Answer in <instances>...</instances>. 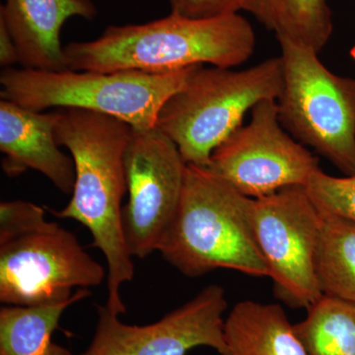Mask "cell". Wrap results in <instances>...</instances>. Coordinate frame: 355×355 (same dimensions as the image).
I'll return each mask as SVG.
<instances>
[{
  "label": "cell",
  "mask_w": 355,
  "mask_h": 355,
  "mask_svg": "<svg viewBox=\"0 0 355 355\" xmlns=\"http://www.w3.org/2000/svg\"><path fill=\"white\" fill-rule=\"evenodd\" d=\"M171 12L193 19H207L243 10L245 0H168Z\"/></svg>",
  "instance_id": "ffe728a7"
},
{
  "label": "cell",
  "mask_w": 355,
  "mask_h": 355,
  "mask_svg": "<svg viewBox=\"0 0 355 355\" xmlns=\"http://www.w3.org/2000/svg\"><path fill=\"white\" fill-rule=\"evenodd\" d=\"M58 111L55 137L69 151L76 182L67 207L53 211L58 218L73 219L87 228L92 247L107 261L106 306L116 314L127 307L121 288L135 277L123 226V198L127 193L125 156L132 127L114 116L67 108Z\"/></svg>",
  "instance_id": "6da1fadb"
},
{
  "label": "cell",
  "mask_w": 355,
  "mask_h": 355,
  "mask_svg": "<svg viewBox=\"0 0 355 355\" xmlns=\"http://www.w3.org/2000/svg\"><path fill=\"white\" fill-rule=\"evenodd\" d=\"M284 86L277 99L280 123L292 137L355 175V79L336 76L319 53L279 40Z\"/></svg>",
  "instance_id": "52a82bcc"
},
{
  "label": "cell",
  "mask_w": 355,
  "mask_h": 355,
  "mask_svg": "<svg viewBox=\"0 0 355 355\" xmlns=\"http://www.w3.org/2000/svg\"><path fill=\"white\" fill-rule=\"evenodd\" d=\"M316 272L324 295L355 301V220L324 214Z\"/></svg>",
  "instance_id": "ac0fdd59"
},
{
  "label": "cell",
  "mask_w": 355,
  "mask_h": 355,
  "mask_svg": "<svg viewBox=\"0 0 355 355\" xmlns=\"http://www.w3.org/2000/svg\"><path fill=\"white\" fill-rule=\"evenodd\" d=\"M107 270L73 233L25 200L0 203V301L38 306L73 297L74 288L101 286Z\"/></svg>",
  "instance_id": "277c9868"
},
{
  "label": "cell",
  "mask_w": 355,
  "mask_h": 355,
  "mask_svg": "<svg viewBox=\"0 0 355 355\" xmlns=\"http://www.w3.org/2000/svg\"><path fill=\"white\" fill-rule=\"evenodd\" d=\"M256 48L253 27L238 13L207 19L170 14L146 24L110 26L99 38L64 46L67 69L167 73L193 67L234 69Z\"/></svg>",
  "instance_id": "7a4b0ae2"
},
{
  "label": "cell",
  "mask_w": 355,
  "mask_h": 355,
  "mask_svg": "<svg viewBox=\"0 0 355 355\" xmlns=\"http://www.w3.org/2000/svg\"><path fill=\"white\" fill-rule=\"evenodd\" d=\"M324 216L305 187H288L254 198L252 221L275 295L292 308L322 295L316 257Z\"/></svg>",
  "instance_id": "ba28073f"
},
{
  "label": "cell",
  "mask_w": 355,
  "mask_h": 355,
  "mask_svg": "<svg viewBox=\"0 0 355 355\" xmlns=\"http://www.w3.org/2000/svg\"><path fill=\"white\" fill-rule=\"evenodd\" d=\"M207 169L252 198L288 187H305L320 169L319 159L280 123L277 100L259 102L251 120L211 154Z\"/></svg>",
  "instance_id": "9c48e42d"
},
{
  "label": "cell",
  "mask_w": 355,
  "mask_h": 355,
  "mask_svg": "<svg viewBox=\"0 0 355 355\" xmlns=\"http://www.w3.org/2000/svg\"><path fill=\"white\" fill-rule=\"evenodd\" d=\"M293 324L307 355H355V301L322 294Z\"/></svg>",
  "instance_id": "e0dca14e"
},
{
  "label": "cell",
  "mask_w": 355,
  "mask_h": 355,
  "mask_svg": "<svg viewBox=\"0 0 355 355\" xmlns=\"http://www.w3.org/2000/svg\"><path fill=\"white\" fill-rule=\"evenodd\" d=\"M89 295V289L79 288L73 297L62 302L2 306L0 355H73L67 347L53 342V335L64 311Z\"/></svg>",
  "instance_id": "9a60e30c"
},
{
  "label": "cell",
  "mask_w": 355,
  "mask_h": 355,
  "mask_svg": "<svg viewBox=\"0 0 355 355\" xmlns=\"http://www.w3.org/2000/svg\"><path fill=\"white\" fill-rule=\"evenodd\" d=\"M224 340L225 355H307L279 304L237 303L225 318Z\"/></svg>",
  "instance_id": "5bb4252c"
},
{
  "label": "cell",
  "mask_w": 355,
  "mask_h": 355,
  "mask_svg": "<svg viewBox=\"0 0 355 355\" xmlns=\"http://www.w3.org/2000/svg\"><path fill=\"white\" fill-rule=\"evenodd\" d=\"M350 57H352V60H354L355 62V44L352 46V50H350Z\"/></svg>",
  "instance_id": "7402d4cb"
},
{
  "label": "cell",
  "mask_w": 355,
  "mask_h": 355,
  "mask_svg": "<svg viewBox=\"0 0 355 355\" xmlns=\"http://www.w3.org/2000/svg\"><path fill=\"white\" fill-rule=\"evenodd\" d=\"M227 299L211 284L153 324L121 321L106 304L97 306V324L87 349L79 355H187L198 347L226 354L224 324Z\"/></svg>",
  "instance_id": "8fae6325"
},
{
  "label": "cell",
  "mask_w": 355,
  "mask_h": 355,
  "mask_svg": "<svg viewBox=\"0 0 355 355\" xmlns=\"http://www.w3.org/2000/svg\"><path fill=\"white\" fill-rule=\"evenodd\" d=\"M19 64V55L12 36L3 21L0 20V64L4 69Z\"/></svg>",
  "instance_id": "44dd1931"
},
{
  "label": "cell",
  "mask_w": 355,
  "mask_h": 355,
  "mask_svg": "<svg viewBox=\"0 0 355 355\" xmlns=\"http://www.w3.org/2000/svg\"><path fill=\"white\" fill-rule=\"evenodd\" d=\"M305 188L322 214L355 220V175L334 177L320 168Z\"/></svg>",
  "instance_id": "d6986e66"
},
{
  "label": "cell",
  "mask_w": 355,
  "mask_h": 355,
  "mask_svg": "<svg viewBox=\"0 0 355 355\" xmlns=\"http://www.w3.org/2000/svg\"><path fill=\"white\" fill-rule=\"evenodd\" d=\"M197 67L167 73L69 69L51 71L8 67L0 74V94L1 99L34 111L88 110L120 119L132 128L146 130L156 127L163 105L183 87Z\"/></svg>",
  "instance_id": "8992f818"
},
{
  "label": "cell",
  "mask_w": 355,
  "mask_h": 355,
  "mask_svg": "<svg viewBox=\"0 0 355 355\" xmlns=\"http://www.w3.org/2000/svg\"><path fill=\"white\" fill-rule=\"evenodd\" d=\"M253 202L207 168L187 166L179 209L159 253L193 279L219 268L270 277L254 235Z\"/></svg>",
  "instance_id": "3957f363"
},
{
  "label": "cell",
  "mask_w": 355,
  "mask_h": 355,
  "mask_svg": "<svg viewBox=\"0 0 355 355\" xmlns=\"http://www.w3.org/2000/svg\"><path fill=\"white\" fill-rule=\"evenodd\" d=\"M96 8L91 0H6L0 20L10 32L25 69H67L62 26L69 18L92 19Z\"/></svg>",
  "instance_id": "4fadbf2b"
},
{
  "label": "cell",
  "mask_w": 355,
  "mask_h": 355,
  "mask_svg": "<svg viewBox=\"0 0 355 355\" xmlns=\"http://www.w3.org/2000/svg\"><path fill=\"white\" fill-rule=\"evenodd\" d=\"M58 111L43 113L16 103L0 101V151L4 172L17 176L36 170L69 195L73 191L76 169L71 156L60 148L55 137Z\"/></svg>",
  "instance_id": "7c38bea8"
},
{
  "label": "cell",
  "mask_w": 355,
  "mask_h": 355,
  "mask_svg": "<svg viewBox=\"0 0 355 355\" xmlns=\"http://www.w3.org/2000/svg\"><path fill=\"white\" fill-rule=\"evenodd\" d=\"M187 166L176 144L157 128H132L121 226L133 258H146L160 248L179 209Z\"/></svg>",
  "instance_id": "30bf717a"
},
{
  "label": "cell",
  "mask_w": 355,
  "mask_h": 355,
  "mask_svg": "<svg viewBox=\"0 0 355 355\" xmlns=\"http://www.w3.org/2000/svg\"><path fill=\"white\" fill-rule=\"evenodd\" d=\"M282 86L280 57L243 70L198 65L163 105L156 128L176 144L187 164L207 168L212 153L241 127L247 112L263 100H277Z\"/></svg>",
  "instance_id": "5b68a950"
},
{
  "label": "cell",
  "mask_w": 355,
  "mask_h": 355,
  "mask_svg": "<svg viewBox=\"0 0 355 355\" xmlns=\"http://www.w3.org/2000/svg\"><path fill=\"white\" fill-rule=\"evenodd\" d=\"M243 10L275 33L277 41L286 40L318 53L333 33L327 0H245Z\"/></svg>",
  "instance_id": "2e32d148"
}]
</instances>
